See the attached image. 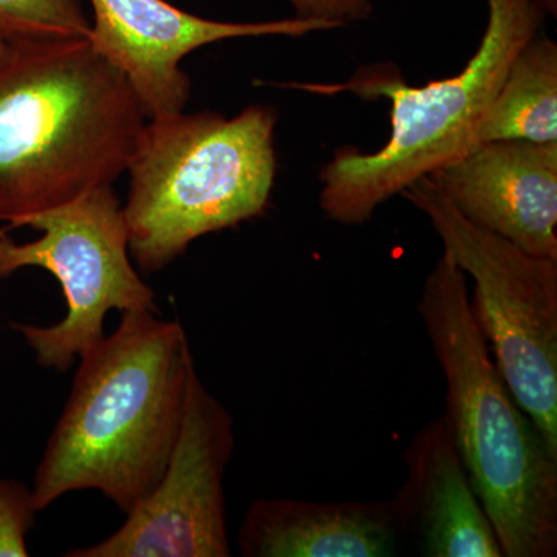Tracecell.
I'll use <instances>...</instances> for the list:
<instances>
[{"mask_svg": "<svg viewBox=\"0 0 557 557\" xmlns=\"http://www.w3.org/2000/svg\"><path fill=\"white\" fill-rule=\"evenodd\" d=\"M78 361L36 468V507L97 491L127 516L163 478L177 445L196 369L188 335L157 311H124L119 329Z\"/></svg>", "mask_w": 557, "mask_h": 557, "instance_id": "1", "label": "cell"}, {"mask_svg": "<svg viewBox=\"0 0 557 557\" xmlns=\"http://www.w3.org/2000/svg\"><path fill=\"white\" fill-rule=\"evenodd\" d=\"M145 123L129 81L89 39L10 46L0 62V222L113 185Z\"/></svg>", "mask_w": 557, "mask_h": 557, "instance_id": "2", "label": "cell"}, {"mask_svg": "<svg viewBox=\"0 0 557 557\" xmlns=\"http://www.w3.org/2000/svg\"><path fill=\"white\" fill-rule=\"evenodd\" d=\"M418 313L445 376L446 421L504 557H555L557 453L498 373L467 276L445 252Z\"/></svg>", "mask_w": 557, "mask_h": 557, "instance_id": "3", "label": "cell"}, {"mask_svg": "<svg viewBox=\"0 0 557 557\" xmlns=\"http://www.w3.org/2000/svg\"><path fill=\"white\" fill-rule=\"evenodd\" d=\"M487 24L467 67L448 79L410 87L392 64L359 69L343 84H281V87L391 102V137L380 150L346 146L322 168V211L341 225H362L391 197L479 145L486 110L516 54L544 25L539 0H486Z\"/></svg>", "mask_w": 557, "mask_h": 557, "instance_id": "4", "label": "cell"}, {"mask_svg": "<svg viewBox=\"0 0 557 557\" xmlns=\"http://www.w3.org/2000/svg\"><path fill=\"white\" fill-rule=\"evenodd\" d=\"M276 110L168 113L145 123L127 166L123 205L131 258L156 273L207 234L259 218L269 207Z\"/></svg>", "mask_w": 557, "mask_h": 557, "instance_id": "5", "label": "cell"}, {"mask_svg": "<svg viewBox=\"0 0 557 557\" xmlns=\"http://www.w3.org/2000/svg\"><path fill=\"white\" fill-rule=\"evenodd\" d=\"M24 269L53 274L67 304L57 324H10L42 369L67 372L104 338L109 311L159 313L156 292L132 263L123 205L112 185L0 230V278Z\"/></svg>", "mask_w": 557, "mask_h": 557, "instance_id": "6", "label": "cell"}, {"mask_svg": "<svg viewBox=\"0 0 557 557\" xmlns=\"http://www.w3.org/2000/svg\"><path fill=\"white\" fill-rule=\"evenodd\" d=\"M401 196L426 215L443 252L474 282L472 311L498 373L557 453V260L472 225L429 177Z\"/></svg>", "mask_w": 557, "mask_h": 557, "instance_id": "7", "label": "cell"}, {"mask_svg": "<svg viewBox=\"0 0 557 557\" xmlns=\"http://www.w3.org/2000/svg\"><path fill=\"white\" fill-rule=\"evenodd\" d=\"M230 410L190 373L185 418L163 478L110 536L65 557H230L225 472L233 457Z\"/></svg>", "mask_w": 557, "mask_h": 557, "instance_id": "8", "label": "cell"}, {"mask_svg": "<svg viewBox=\"0 0 557 557\" xmlns=\"http://www.w3.org/2000/svg\"><path fill=\"white\" fill-rule=\"evenodd\" d=\"M90 44L129 81L146 119L182 112L190 79L182 61L194 50L226 39L288 36L339 28L333 22L292 20L220 22L205 20L166 0H90Z\"/></svg>", "mask_w": 557, "mask_h": 557, "instance_id": "9", "label": "cell"}, {"mask_svg": "<svg viewBox=\"0 0 557 557\" xmlns=\"http://www.w3.org/2000/svg\"><path fill=\"white\" fill-rule=\"evenodd\" d=\"M428 177L472 225L557 260V141L479 143Z\"/></svg>", "mask_w": 557, "mask_h": 557, "instance_id": "10", "label": "cell"}, {"mask_svg": "<svg viewBox=\"0 0 557 557\" xmlns=\"http://www.w3.org/2000/svg\"><path fill=\"white\" fill-rule=\"evenodd\" d=\"M403 460L408 474L392 498L401 537L428 557H504L445 416L417 432Z\"/></svg>", "mask_w": 557, "mask_h": 557, "instance_id": "11", "label": "cell"}, {"mask_svg": "<svg viewBox=\"0 0 557 557\" xmlns=\"http://www.w3.org/2000/svg\"><path fill=\"white\" fill-rule=\"evenodd\" d=\"M399 537L392 498H262L248 508L237 544L245 557H384L395 555Z\"/></svg>", "mask_w": 557, "mask_h": 557, "instance_id": "12", "label": "cell"}, {"mask_svg": "<svg viewBox=\"0 0 557 557\" xmlns=\"http://www.w3.org/2000/svg\"><path fill=\"white\" fill-rule=\"evenodd\" d=\"M479 143L557 141V44L539 33L509 64L486 110Z\"/></svg>", "mask_w": 557, "mask_h": 557, "instance_id": "13", "label": "cell"}, {"mask_svg": "<svg viewBox=\"0 0 557 557\" xmlns=\"http://www.w3.org/2000/svg\"><path fill=\"white\" fill-rule=\"evenodd\" d=\"M90 30L79 0H0V39L9 46L89 39Z\"/></svg>", "mask_w": 557, "mask_h": 557, "instance_id": "14", "label": "cell"}, {"mask_svg": "<svg viewBox=\"0 0 557 557\" xmlns=\"http://www.w3.org/2000/svg\"><path fill=\"white\" fill-rule=\"evenodd\" d=\"M39 512L32 486L0 478V557L30 556L27 539Z\"/></svg>", "mask_w": 557, "mask_h": 557, "instance_id": "15", "label": "cell"}, {"mask_svg": "<svg viewBox=\"0 0 557 557\" xmlns=\"http://www.w3.org/2000/svg\"><path fill=\"white\" fill-rule=\"evenodd\" d=\"M299 20L333 22L338 27L369 20L373 0H287Z\"/></svg>", "mask_w": 557, "mask_h": 557, "instance_id": "16", "label": "cell"}, {"mask_svg": "<svg viewBox=\"0 0 557 557\" xmlns=\"http://www.w3.org/2000/svg\"><path fill=\"white\" fill-rule=\"evenodd\" d=\"M541 5L544 7L545 13L556 16L557 14V0H539Z\"/></svg>", "mask_w": 557, "mask_h": 557, "instance_id": "17", "label": "cell"}, {"mask_svg": "<svg viewBox=\"0 0 557 557\" xmlns=\"http://www.w3.org/2000/svg\"><path fill=\"white\" fill-rule=\"evenodd\" d=\"M10 46L7 42H3L2 39H0V58L5 57L7 53H9Z\"/></svg>", "mask_w": 557, "mask_h": 557, "instance_id": "18", "label": "cell"}, {"mask_svg": "<svg viewBox=\"0 0 557 557\" xmlns=\"http://www.w3.org/2000/svg\"><path fill=\"white\" fill-rule=\"evenodd\" d=\"M9 51H10V50H9ZM7 54H9V53H7ZM7 54H5V57L0 58V62H3V60H5Z\"/></svg>", "mask_w": 557, "mask_h": 557, "instance_id": "19", "label": "cell"}]
</instances>
